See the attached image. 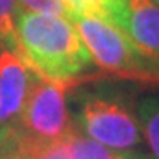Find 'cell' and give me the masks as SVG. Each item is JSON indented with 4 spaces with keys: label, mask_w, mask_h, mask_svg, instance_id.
Listing matches in <instances>:
<instances>
[{
    "label": "cell",
    "mask_w": 159,
    "mask_h": 159,
    "mask_svg": "<svg viewBox=\"0 0 159 159\" xmlns=\"http://www.w3.org/2000/svg\"><path fill=\"white\" fill-rule=\"evenodd\" d=\"M30 89V69L14 50L0 46V133L16 127Z\"/></svg>",
    "instance_id": "5"
},
{
    "label": "cell",
    "mask_w": 159,
    "mask_h": 159,
    "mask_svg": "<svg viewBox=\"0 0 159 159\" xmlns=\"http://www.w3.org/2000/svg\"><path fill=\"white\" fill-rule=\"evenodd\" d=\"M67 20L102 73L140 85L159 87V58L131 41L117 25L78 12H69Z\"/></svg>",
    "instance_id": "2"
},
{
    "label": "cell",
    "mask_w": 159,
    "mask_h": 159,
    "mask_svg": "<svg viewBox=\"0 0 159 159\" xmlns=\"http://www.w3.org/2000/svg\"><path fill=\"white\" fill-rule=\"evenodd\" d=\"M78 127L89 138L124 154L142 143L136 111L119 96L89 94L78 106Z\"/></svg>",
    "instance_id": "4"
},
{
    "label": "cell",
    "mask_w": 159,
    "mask_h": 159,
    "mask_svg": "<svg viewBox=\"0 0 159 159\" xmlns=\"http://www.w3.org/2000/svg\"><path fill=\"white\" fill-rule=\"evenodd\" d=\"M131 41L159 58V6L152 0H124L115 23Z\"/></svg>",
    "instance_id": "6"
},
{
    "label": "cell",
    "mask_w": 159,
    "mask_h": 159,
    "mask_svg": "<svg viewBox=\"0 0 159 159\" xmlns=\"http://www.w3.org/2000/svg\"><path fill=\"white\" fill-rule=\"evenodd\" d=\"M122 159H154L152 156H148L145 152H140V150H129V152H124L122 154Z\"/></svg>",
    "instance_id": "12"
},
{
    "label": "cell",
    "mask_w": 159,
    "mask_h": 159,
    "mask_svg": "<svg viewBox=\"0 0 159 159\" xmlns=\"http://www.w3.org/2000/svg\"><path fill=\"white\" fill-rule=\"evenodd\" d=\"M58 143L71 156V159H122V154L115 152L111 148L97 143L96 140L89 138L74 124L58 140Z\"/></svg>",
    "instance_id": "7"
},
{
    "label": "cell",
    "mask_w": 159,
    "mask_h": 159,
    "mask_svg": "<svg viewBox=\"0 0 159 159\" xmlns=\"http://www.w3.org/2000/svg\"><path fill=\"white\" fill-rule=\"evenodd\" d=\"M16 53L27 67L55 81L90 76L92 58L64 16L16 11Z\"/></svg>",
    "instance_id": "1"
},
{
    "label": "cell",
    "mask_w": 159,
    "mask_h": 159,
    "mask_svg": "<svg viewBox=\"0 0 159 159\" xmlns=\"http://www.w3.org/2000/svg\"><path fill=\"white\" fill-rule=\"evenodd\" d=\"M152 2H156V4H157V6H159V0H152Z\"/></svg>",
    "instance_id": "14"
},
{
    "label": "cell",
    "mask_w": 159,
    "mask_h": 159,
    "mask_svg": "<svg viewBox=\"0 0 159 159\" xmlns=\"http://www.w3.org/2000/svg\"><path fill=\"white\" fill-rule=\"evenodd\" d=\"M16 2L0 0V46L16 51Z\"/></svg>",
    "instance_id": "10"
},
{
    "label": "cell",
    "mask_w": 159,
    "mask_h": 159,
    "mask_svg": "<svg viewBox=\"0 0 159 159\" xmlns=\"http://www.w3.org/2000/svg\"><path fill=\"white\" fill-rule=\"evenodd\" d=\"M20 11L39 12V14H53V16L67 18L69 11L62 0H14Z\"/></svg>",
    "instance_id": "11"
},
{
    "label": "cell",
    "mask_w": 159,
    "mask_h": 159,
    "mask_svg": "<svg viewBox=\"0 0 159 159\" xmlns=\"http://www.w3.org/2000/svg\"><path fill=\"white\" fill-rule=\"evenodd\" d=\"M138 124L154 159H159V94L145 96L136 110Z\"/></svg>",
    "instance_id": "8"
},
{
    "label": "cell",
    "mask_w": 159,
    "mask_h": 159,
    "mask_svg": "<svg viewBox=\"0 0 159 159\" xmlns=\"http://www.w3.org/2000/svg\"><path fill=\"white\" fill-rule=\"evenodd\" d=\"M69 12L89 14V16L102 18L110 23H115L124 0H62Z\"/></svg>",
    "instance_id": "9"
},
{
    "label": "cell",
    "mask_w": 159,
    "mask_h": 159,
    "mask_svg": "<svg viewBox=\"0 0 159 159\" xmlns=\"http://www.w3.org/2000/svg\"><path fill=\"white\" fill-rule=\"evenodd\" d=\"M0 159H14V157H0Z\"/></svg>",
    "instance_id": "13"
},
{
    "label": "cell",
    "mask_w": 159,
    "mask_h": 159,
    "mask_svg": "<svg viewBox=\"0 0 159 159\" xmlns=\"http://www.w3.org/2000/svg\"><path fill=\"white\" fill-rule=\"evenodd\" d=\"M90 74L69 81H55L30 71V89L12 134L30 143H53L73 127L67 111V94L74 87L97 80Z\"/></svg>",
    "instance_id": "3"
}]
</instances>
